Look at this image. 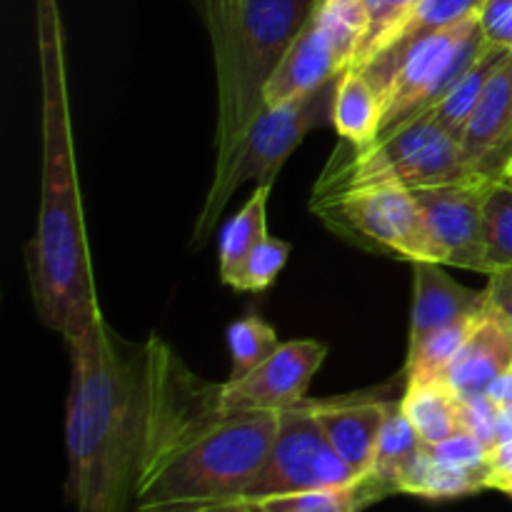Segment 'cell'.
Returning a JSON list of instances; mask_svg holds the SVG:
<instances>
[{"label":"cell","mask_w":512,"mask_h":512,"mask_svg":"<svg viewBox=\"0 0 512 512\" xmlns=\"http://www.w3.org/2000/svg\"><path fill=\"white\" fill-rule=\"evenodd\" d=\"M330 445L308 403L280 410L275 433L265 465L245 495V510L258 512L260 505L288 495L313 493V490L345 488L360 480Z\"/></svg>","instance_id":"8"},{"label":"cell","mask_w":512,"mask_h":512,"mask_svg":"<svg viewBox=\"0 0 512 512\" xmlns=\"http://www.w3.org/2000/svg\"><path fill=\"white\" fill-rule=\"evenodd\" d=\"M70 353L68 498L75 512H133L158 403L160 338H120L105 318L65 343Z\"/></svg>","instance_id":"2"},{"label":"cell","mask_w":512,"mask_h":512,"mask_svg":"<svg viewBox=\"0 0 512 512\" xmlns=\"http://www.w3.org/2000/svg\"><path fill=\"white\" fill-rule=\"evenodd\" d=\"M485 255L490 275L512 270V185L495 180L483 210Z\"/></svg>","instance_id":"26"},{"label":"cell","mask_w":512,"mask_h":512,"mask_svg":"<svg viewBox=\"0 0 512 512\" xmlns=\"http://www.w3.org/2000/svg\"><path fill=\"white\" fill-rule=\"evenodd\" d=\"M218 80L215 168L265 110L263 88L318 0H195Z\"/></svg>","instance_id":"4"},{"label":"cell","mask_w":512,"mask_h":512,"mask_svg":"<svg viewBox=\"0 0 512 512\" xmlns=\"http://www.w3.org/2000/svg\"><path fill=\"white\" fill-rule=\"evenodd\" d=\"M288 255L290 243L273 238V235H265L250 250L245 263L240 265V270L233 275V280L228 285H233L235 290H243V293H260V290L270 288L275 283V278L280 275V270L285 268V263H288Z\"/></svg>","instance_id":"29"},{"label":"cell","mask_w":512,"mask_h":512,"mask_svg":"<svg viewBox=\"0 0 512 512\" xmlns=\"http://www.w3.org/2000/svg\"><path fill=\"white\" fill-rule=\"evenodd\" d=\"M35 25L43 88V175L38 228L25 248V265L38 318L68 343L103 313L85 240L58 0H35Z\"/></svg>","instance_id":"3"},{"label":"cell","mask_w":512,"mask_h":512,"mask_svg":"<svg viewBox=\"0 0 512 512\" xmlns=\"http://www.w3.org/2000/svg\"><path fill=\"white\" fill-rule=\"evenodd\" d=\"M315 420L323 433L328 435L335 453L350 465L358 475H365L373 465L375 443L383 430L393 403L390 400H368V398H343V400H308Z\"/></svg>","instance_id":"15"},{"label":"cell","mask_w":512,"mask_h":512,"mask_svg":"<svg viewBox=\"0 0 512 512\" xmlns=\"http://www.w3.org/2000/svg\"><path fill=\"white\" fill-rule=\"evenodd\" d=\"M413 310H410V343H418L435 328L478 315L488 305L485 290L460 285L443 270V263H413Z\"/></svg>","instance_id":"16"},{"label":"cell","mask_w":512,"mask_h":512,"mask_svg":"<svg viewBox=\"0 0 512 512\" xmlns=\"http://www.w3.org/2000/svg\"><path fill=\"white\" fill-rule=\"evenodd\" d=\"M493 183L495 180L483 178V175H470L455 183L413 190L425 225H428L438 263L490 275L488 255H485L483 210Z\"/></svg>","instance_id":"10"},{"label":"cell","mask_w":512,"mask_h":512,"mask_svg":"<svg viewBox=\"0 0 512 512\" xmlns=\"http://www.w3.org/2000/svg\"><path fill=\"white\" fill-rule=\"evenodd\" d=\"M505 53H508V50L488 45L485 53L480 55L458 80H455V85L445 93V98L428 113L430 118L438 125H443L453 138H463L465 125L473 118L475 108H478L480 98H483L485 93V85H488L490 75L495 73L500 60L505 58Z\"/></svg>","instance_id":"22"},{"label":"cell","mask_w":512,"mask_h":512,"mask_svg":"<svg viewBox=\"0 0 512 512\" xmlns=\"http://www.w3.org/2000/svg\"><path fill=\"white\" fill-rule=\"evenodd\" d=\"M420 448H423V440L415 433L413 423L405 418L400 400H393V408H390L383 430L378 435V443H375L373 465L365 475L383 483L390 493H398L400 478L410 468V463L418 458Z\"/></svg>","instance_id":"23"},{"label":"cell","mask_w":512,"mask_h":512,"mask_svg":"<svg viewBox=\"0 0 512 512\" xmlns=\"http://www.w3.org/2000/svg\"><path fill=\"white\" fill-rule=\"evenodd\" d=\"M280 413L223 410L160 340L158 403L133 512H248L245 495L278 433Z\"/></svg>","instance_id":"1"},{"label":"cell","mask_w":512,"mask_h":512,"mask_svg":"<svg viewBox=\"0 0 512 512\" xmlns=\"http://www.w3.org/2000/svg\"><path fill=\"white\" fill-rule=\"evenodd\" d=\"M470 175L505 180L512 165V50L490 75L485 93L460 138Z\"/></svg>","instance_id":"12"},{"label":"cell","mask_w":512,"mask_h":512,"mask_svg":"<svg viewBox=\"0 0 512 512\" xmlns=\"http://www.w3.org/2000/svg\"><path fill=\"white\" fill-rule=\"evenodd\" d=\"M488 490L512 495V440L495 445L488 455Z\"/></svg>","instance_id":"32"},{"label":"cell","mask_w":512,"mask_h":512,"mask_svg":"<svg viewBox=\"0 0 512 512\" xmlns=\"http://www.w3.org/2000/svg\"><path fill=\"white\" fill-rule=\"evenodd\" d=\"M383 98L363 70L345 68L333 98V125L345 143L370 145L378 138Z\"/></svg>","instance_id":"18"},{"label":"cell","mask_w":512,"mask_h":512,"mask_svg":"<svg viewBox=\"0 0 512 512\" xmlns=\"http://www.w3.org/2000/svg\"><path fill=\"white\" fill-rule=\"evenodd\" d=\"M460 423H463L465 433L475 435L480 443L488 450H493L498 445L495 438V423H498V405L483 395V398L463 400L460 405Z\"/></svg>","instance_id":"30"},{"label":"cell","mask_w":512,"mask_h":512,"mask_svg":"<svg viewBox=\"0 0 512 512\" xmlns=\"http://www.w3.org/2000/svg\"><path fill=\"white\" fill-rule=\"evenodd\" d=\"M460 405L463 400L453 393L445 380L435 383H408L405 395L400 398L405 418L413 423L415 433L425 445L443 443L463 430L460 423Z\"/></svg>","instance_id":"19"},{"label":"cell","mask_w":512,"mask_h":512,"mask_svg":"<svg viewBox=\"0 0 512 512\" xmlns=\"http://www.w3.org/2000/svg\"><path fill=\"white\" fill-rule=\"evenodd\" d=\"M478 18L488 45L512 50V0H485Z\"/></svg>","instance_id":"31"},{"label":"cell","mask_w":512,"mask_h":512,"mask_svg":"<svg viewBox=\"0 0 512 512\" xmlns=\"http://www.w3.org/2000/svg\"><path fill=\"white\" fill-rule=\"evenodd\" d=\"M340 73H343V68L338 63L333 43H330L323 25L310 13V18L298 30V35L288 45V50L278 60V65L270 73L268 83H265V108H275V105L285 103V100H293L298 95L310 93V90L328 83L330 78H335Z\"/></svg>","instance_id":"14"},{"label":"cell","mask_w":512,"mask_h":512,"mask_svg":"<svg viewBox=\"0 0 512 512\" xmlns=\"http://www.w3.org/2000/svg\"><path fill=\"white\" fill-rule=\"evenodd\" d=\"M313 15L328 33L340 68H353L368 30L363 0H318Z\"/></svg>","instance_id":"25"},{"label":"cell","mask_w":512,"mask_h":512,"mask_svg":"<svg viewBox=\"0 0 512 512\" xmlns=\"http://www.w3.org/2000/svg\"><path fill=\"white\" fill-rule=\"evenodd\" d=\"M495 438H498V445L505 443V440H512V408H498Z\"/></svg>","instance_id":"35"},{"label":"cell","mask_w":512,"mask_h":512,"mask_svg":"<svg viewBox=\"0 0 512 512\" xmlns=\"http://www.w3.org/2000/svg\"><path fill=\"white\" fill-rule=\"evenodd\" d=\"M325 353L328 350L318 340L280 343L278 350L248 375L220 383V408L280 413L303 403Z\"/></svg>","instance_id":"11"},{"label":"cell","mask_w":512,"mask_h":512,"mask_svg":"<svg viewBox=\"0 0 512 512\" xmlns=\"http://www.w3.org/2000/svg\"><path fill=\"white\" fill-rule=\"evenodd\" d=\"M338 78L340 75H335L310 93L285 100L275 108L260 110L230 158L213 170V183H210L208 198L200 208L193 230L195 243L210 235V230L220 223L225 205L245 180L255 178L258 183L273 185L300 140L313 128L333 123V98Z\"/></svg>","instance_id":"6"},{"label":"cell","mask_w":512,"mask_h":512,"mask_svg":"<svg viewBox=\"0 0 512 512\" xmlns=\"http://www.w3.org/2000/svg\"><path fill=\"white\" fill-rule=\"evenodd\" d=\"M512 365V318L505 310L488 308L480 313L473 333L458 350L445 373V383L460 400L488 395L490 385Z\"/></svg>","instance_id":"13"},{"label":"cell","mask_w":512,"mask_h":512,"mask_svg":"<svg viewBox=\"0 0 512 512\" xmlns=\"http://www.w3.org/2000/svg\"><path fill=\"white\" fill-rule=\"evenodd\" d=\"M368 30L353 68H365L380 50L388 48L418 10L420 0H363Z\"/></svg>","instance_id":"27"},{"label":"cell","mask_w":512,"mask_h":512,"mask_svg":"<svg viewBox=\"0 0 512 512\" xmlns=\"http://www.w3.org/2000/svg\"><path fill=\"white\" fill-rule=\"evenodd\" d=\"M485 0H420L418 10L410 18V23L405 25L403 33L393 40L385 50H380L373 60H370L363 70L365 78L373 83V88L378 90L380 98H383L385 88L393 80L395 70H398L400 60L405 58L410 48H413L418 40H423L425 35L438 33V30L453 28V25L463 23V20L475 18L483 10Z\"/></svg>","instance_id":"17"},{"label":"cell","mask_w":512,"mask_h":512,"mask_svg":"<svg viewBox=\"0 0 512 512\" xmlns=\"http://www.w3.org/2000/svg\"><path fill=\"white\" fill-rule=\"evenodd\" d=\"M258 512H298V510H283V508H260Z\"/></svg>","instance_id":"36"},{"label":"cell","mask_w":512,"mask_h":512,"mask_svg":"<svg viewBox=\"0 0 512 512\" xmlns=\"http://www.w3.org/2000/svg\"><path fill=\"white\" fill-rule=\"evenodd\" d=\"M485 48L488 40L478 15L418 40L400 60L393 80L385 88L378 138L428 115Z\"/></svg>","instance_id":"7"},{"label":"cell","mask_w":512,"mask_h":512,"mask_svg":"<svg viewBox=\"0 0 512 512\" xmlns=\"http://www.w3.org/2000/svg\"><path fill=\"white\" fill-rule=\"evenodd\" d=\"M470 178L460 140L453 138L430 115L403 123L370 145H343L335 150L315 198H333L365 185H400L418 190Z\"/></svg>","instance_id":"5"},{"label":"cell","mask_w":512,"mask_h":512,"mask_svg":"<svg viewBox=\"0 0 512 512\" xmlns=\"http://www.w3.org/2000/svg\"><path fill=\"white\" fill-rule=\"evenodd\" d=\"M278 345V335L260 315H245V318L235 320L228 328V350L230 363H233L228 380L248 375L263 360H268L278 350Z\"/></svg>","instance_id":"28"},{"label":"cell","mask_w":512,"mask_h":512,"mask_svg":"<svg viewBox=\"0 0 512 512\" xmlns=\"http://www.w3.org/2000/svg\"><path fill=\"white\" fill-rule=\"evenodd\" d=\"M488 398L493 400L498 408H512V365L490 385Z\"/></svg>","instance_id":"34"},{"label":"cell","mask_w":512,"mask_h":512,"mask_svg":"<svg viewBox=\"0 0 512 512\" xmlns=\"http://www.w3.org/2000/svg\"><path fill=\"white\" fill-rule=\"evenodd\" d=\"M313 210H318L325 220L335 218L338 228L343 225L345 230H353L355 235L395 258L410 263L420 260L438 263L413 190L388 183L365 185L333 198L313 200Z\"/></svg>","instance_id":"9"},{"label":"cell","mask_w":512,"mask_h":512,"mask_svg":"<svg viewBox=\"0 0 512 512\" xmlns=\"http://www.w3.org/2000/svg\"><path fill=\"white\" fill-rule=\"evenodd\" d=\"M480 490H488V468H455V465L430 458L425 448H420L418 458L410 463L398 483V493L428 500L463 498Z\"/></svg>","instance_id":"20"},{"label":"cell","mask_w":512,"mask_h":512,"mask_svg":"<svg viewBox=\"0 0 512 512\" xmlns=\"http://www.w3.org/2000/svg\"><path fill=\"white\" fill-rule=\"evenodd\" d=\"M490 303L495 308L505 310L512 318V270H503V273H493L488 280V288H485Z\"/></svg>","instance_id":"33"},{"label":"cell","mask_w":512,"mask_h":512,"mask_svg":"<svg viewBox=\"0 0 512 512\" xmlns=\"http://www.w3.org/2000/svg\"><path fill=\"white\" fill-rule=\"evenodd\" d=\"M273 185L258 183L248 203L223 225V233L218 240V263H220V280L230 283L233 275L238 273L240 265L250 255V250L268 235V198Z\"/></svg>","instance_id":"21"},{"label":"cell","mask_w":512,"mask_h":512,"mask_svg":"<svg viewBox=\"0 0 512 512\" xmlns=\"http://www.w3.org/2000/svg\"><path fill=\"white\" fill-rule=\"evenodd\" d=\"M505 183H510V185H512V165H510V170H508V175H505Z\"/></svg>","instance_id":"37"},{"label":"cell","mask_w":512,"mask_h":512,"mask_svg":"<svg viewBox=\"0 0 512 512\" xmlns=\"http://www.w3.org/2000/svg\"><path fill=\"white\" fill-rule=\"evenodd\" d=\"M485 308H488V305H485ZM483 310H480V313H483ZM480 313L463 320H455V323L443 325V328H435L433 333L425 335L423 340L410 343L408 363H405L408 383H435V380H445L450 363H453V358L458 355V350L463 348L468 335L473 333Z\"/></svg>","instance_id":"24"}]
</instances>
